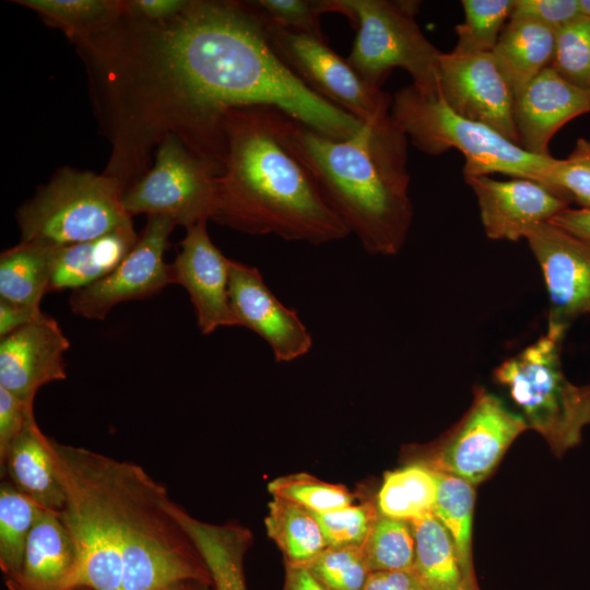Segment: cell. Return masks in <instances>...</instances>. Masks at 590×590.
Listing matches in <instances>:
<instances>
[{
	"instance_id": "cell-50",
	"label": "cell",
	"mask_w": 590,
	"mask_h": 590,
	"mask_svg": "<svg viewBox=\"0 0 590 590\" xmlns=\"http://www.w3.org/2000/svg\"><path fill=\"white\" fill-rule=\"evenodd\" d=\"M74 590H92V589H88L86 587H79V588H75Z\"/></svg>"
},
{
	"instance_id": "cell-30",
	"label": "cell",
	"mask_w": 590,
	"mask_h": 590,
	"mask_svg": "<svg viewBox=\"0 0 590 590\" xmlns=\"http://www.w3.org/2000/svg\"><path fill=\"white\" fill-rule=\"evenodd\" d=\"M42 507L8 480L0 485V567L7 582L21 570L26 544Z\"/></svg>"
},
{
	"instance_id": "cell-4",
	"label": "cell",
	"mask_w": 590,
	"mask_h": 590,
	"mask_svg": "<svg viewBox=\"0 0 590 590\" xmlns=\"http://www.w3.org/2000/svg\"><path fill=\"white\" fill-rule=\"evenodd\" d=\"M96 497L107 546L122 560L121 590L178 581L212 585L193 542L172 515L164 485L137 463L78 447Z\"/></svg>"
},
{
	"instance_id": "cell-25",
	"label": "cell",
	"mask_w": 590,
	"mask_h": 590,
	"mask_svg": "<svg viewBox=\"0 0 590 590\" xmlns=\"http://www.w3.org/2000/svg\"><path fill=\"white\" fill-rule=\"evenodd\" d=\"M55 247L23 241L0 256V299L39 307L48 293Z\"/></svg>"
},
{
	"instance_id": "cell-21",
	"label": "cell",
	"mask_w": 590,
	"mask_h": 590,
	"mask_svg": "<svg viewBox=\"0 0 590 590\" xmlns=\"http://www.w3.org/2000/svg\"><path fill=\"white\" fill-rule=\"evenodd\" d=\"M1 475L39 507L58 515L64 508L66 493L58 479L49 448V437L38 427L34 412L10 445L0 462Z\"/></svg>"
},
{
	"instance_id": "cell-35",
	"label": "cell",
	"mask_w": 590,
	"mask_h": 590,
	"mask_svg": "<svg viewBox=\"0 0 590 590\" xmlns=\"http://www.w3.org/2000/svg\"><path fill=\"white\" fill-rule=\"evenodd\" d=\"M550 67L569 83L590 90V17L581 15L556 31Z\"/></svg>"
},
{
	"instance_id": "cell-17",
	"label": "cell",
	"mask_w": 590,
	"mask_h": 590,
	"mask_svg": "<svg viewBox=\"0 0 590 590\" xmlns=\"http://www.w3.org/2000/svg\"><path fill=\"white\" fill-rule=\"evenodd\" d=\"M206 223L201 221L187 229L180 251L170 264L172 284L188 292L203 334L220 327L238 326L228 297L231 259L212 243Z\"/></svg>"
},
{
	"instance_id": "cell-10",
	"label": "cell",
	"mask_w": 590,
	"mask_h": 590,
	"mask_svg": "<svg viewBox=\"0 0 590 590\" xmlns=\"http://www.w3.org/2000/svg\"><path fill=\"white\" fill-rule=\"evenodd\" d=\"M264 25L276 56L315 94L363 123L390 117L392 96L371 86L328 40Z\"/></svg>"
},
{
	"instance_id": "cell-16",
	"label": "cell",
	"mask_w": 590,
	"mask_h": 590,
	"mask_svg": "<svg viewBox=\"0 0 590 590\" xmlns=\"http://www.w3.org/2000/svg\"><path fill=\"white\" fill-rule=\"evenodd\" d=\"M472 188L486 236L518 241L536 226L569 208L570 201L547 186L527 178H464Z\"/></svg>"
},
{
	"instance_id": "cell-44",
	"label": "cell",
	"mask_w": 590,
	"mask_h": 590,
	"mask_svg": "<svg viewBox=\"0 0 590 590\" xmlns=\"http://www.w3.org/2000/svg\"><path fill=\"white\" fill-rule=\"evenodd\" d=\"M363 590H428L414 570L373 571Z\"/></svg>"
},
{
	"instance_id": "cell-6",
	"label": "cell",
	"mask_w": 590,
	"mask_h": 590,
	"mask_svg": "<svg viewBox=\"0 0 590 590\" xmlns=\"http://www.w3.org/2000/svg\"><path fill=\"white\" fill-rule=\"evenodd\" d=\"M565 337L546 331L494 371L522 412V418L557 457L578 446L590 425V385L571 382L562 367Z\"/></svg>"
},
{
	"instance_id": "cell-34",
	"label": "cell",
	"mask_w": 590,
	"mask_h": 590,
	"mask_svg": "<svg viewBox=\"0 0 590 590\" xmlns=\"http://www.w3.org/2000/svg\"><path fill=\"white\" fill-rule=\"evenodd\" d=\"M268 489L273 497L319 515L347 507L354 502V495L345 486L323 482L307 473L274 479L268 484Z\"/></svg>"
},
{
	"instance_id": "cell-27",
	"label": "cell",
	"mask_w": 590,
	"mask_h": 590,
	"mask_svg": "<svg viewBox=\"0 0 590 590\" xmlns=\"http://www.w3.org/2000/svg\"><path fill=\"white\" fill-rule=\"evenodd\" d=\"M264 523L288 566L306 567L328 547L315 515L285 499L273 497Z\"/></svg>"
},
{
	"instance_id": "cell-8",
	"label": "cell",
	"mask_w": 590,
	"mask_h": 590,
	"mask_svg": "<svg viewBox=\"0 0 590 590\" xmlns=\"http://www.w3.org/2000/svg\"><path fill=\"white\" fill-rule=\"evenodd\" d=\"M123 187L109 175L63 169L17 212L22 240L61 247L132 223Z\"/></svg>"
},
{
	"instance_id": "cell-13",
	"label": "cell",
	"mask_w": 590,
	"mask_h": 590,
	"mask_svg": "<svg viewBox=\"0 0 590 590\" xmlns=\"http://www.w3.org/2000/svg\"><path fill=\"white\" fill-rule=\"evenodd\" d=\"M438 94L455 113L518 144L515 94L492 52L442 54Z\"/></svg>"
},
{
	"instance_id": "cell-1",
	"label": "cell",
	"mask_w": 590,
	"mask_h": 590,
	"mask_svg": "<svg viewBox=\"0 0 590 590\" xmlns=\"http://www.w3.org/2000/svg\"><path fill=\"white\" fill-rule=\"evenodd\" d=\"M122 17L82 46L110 128L109 167L122 176L138 175L149 145L166 135L221 170L223 121L237 108L274 107L337 140L364 125L290 71L247 1H189L163 22Z\"/></svg>"
},
{
	"instance_id": "cell-38",
	"label": "cell",
	"mask_w": 590,
	"mask_h": 590,
	"mask_svg": "<svg viewBox=\"0 0 590 590\" xmlns=\"http://www.w3.org/2000/svg\"><path fill=\"white\" fill-rule=\"evenodd\" d=\"M326 542L331 547L363 546L379 515L377 504L366 502L359 505L327 512L314 514Z\"/></svg>"
},
{
	"instance_id": "cell-15",
	"label": "cell",
	"mask_w": 590,
	"mask_h": 590,
	"mask_svg": "<svg viewBox=\"0 0 590 590\" xmlns=\"http://www.w3.org/2000/svg\"><path fill=\"white\" fill-rule=\"evenodd\" d=\"M228 297L238 326L262 338L276 362H292L310 351L307 327L295 309L278 299L257 268L231 260Z\"/></svg>"
},
{
	"instance_id": "cell-42",
	"label": "cell",
	"mask_w": 590,
	"mask_h": 590,
	"mask_svg": "<svg viewBox=\"0 0 590 590\" xmlns=\"http://www.w3.org/2000/svg\"><path fill=\"white\" fill-rule=\"evenodd\" d=\"M188 3L187 0L123 1V14L149 22H163L177 16Z\"/></svg>"
},
{
	"instance_id": "cell-7",
	"label": "cell",
	"mask_w": 590,
	"mask_h": 590,
	"mask_svg": "<svg viewBox=\"0 0 590 590\" xmlns=\"http://www.w3.org/2000/svg\"><path fill=\"white\" fill-rule=\"evenodd\" d=\"M326 13L345 15L357 34L346 58L374 87L380 88L394 68L405 70L413 85L438 94L442 52L415 22L418 1L323 0Z\"/></svg>"
},
{
	"instance_id": "cell-36",
	"label": "cell",
	"mask_w": 590,
	"mask_h": 590,
	"mask_svg": "<svg viewBox=\"0 0 590 590\" xmlns=\"http://www.w3.org/2000/svg\"><path fill=\"white\" fill-rule=\"evenodd\" d=\"M305 568L328 590H363L370 574L362 546H328Z\"/></svg>"
},
{
	"instance_id": "cell-41",
	"label": "cell",
	"mask_w": 590,
	"mask_h": 590,
	"mask_svg": "<svg viewBox=\"0 0 590 590\" xmlns=\"http://www.w3.org/2000/svg\"><path fill=\"white\" fill-rule=\"evenodd\" d=\"M33 405H28L0 387V462L3 461L12 441L23 429Z\"/></svg>"
},
{
	"instance_id": "cell-26",
	"label": "cell",
	"mask_w": 590,
	"mask_h": 590,
	"mask_svg": "<svg viewBox=\"0 0 590 590\" xmlns=\"http://www.w3.org/2000/svg\"><path fill=\"white\" fill-rule=\"evenodd\" d=\"M415 536L414 573L428 590H475L467 581L452 539L429 515L411 522Z\"/></svg>"
},
{
	"instance_id": "cell-32",
	"label": "cell",
	"mask_w": 590,
	"mask_h": 590,
	"mask_svg": "<svg viewBox=\"0 0 590 590\" xmlns=\"http://www.w3.org/2000/svg\"><path fill=\"white\" fill-rule=\"evenodd\" d=\"M464 21L456 26V55L492 52L510 19L515 0H462Z\"/></svg>"
},
{
	"instance_id": "cell-20",
	"label": "cell",
	"mask_w": 590,
	"mask_h": 590,
	"mask_svg": "<svg viewBox=\"0 0 590 590\" xmlns=\"http://www.w3.org/2000/svg\"><path fill=\"white\" fill-rule=\"evenodd\" d=\"M81 567L78 544L56 512L42 508L35 519L17 578L10 590H74Z\"/></svg>"
},
{
	"instance_id": "cell-14",
	"label": "cell",
	"mask_w": 590,
	"mask_h": 590,
	"mask_svg": "<svg viewBox=\"0 0 590 590\" xmlns=\"http://www.w3.org/2000/svg\"><path fill=\"white\" fill-rule=\"evenodd\" d=\"M550 297L547 331L565 337L570 324L590 314V246L551 222L526 236Z\"/></svg>"
},
{
	"instance_id": "cell-47",
	"label": "cell",
	"mask_w": 590,
	"mask_h": 590,
	"mask_svg": "<svg viewBox=\"0 0 590 590\" xmlns=\"http://www.w3.org/2000/svg\"><path fill=\"white\" fill-rule=\"evenodd\" d=\"M196 583L198 582L178 581V582H174L165 587H162L157 590H196Z\"/></svg>"
},
{
	"instance_id": "cell-45",
	"label": "cell",
	"mask_w": 590,
	"mask_h": 590,
	"mask_svg": "<svg viewBox=\"0 0 590 590\" xmlns=\"http://www.w3.org/2000/svg\"><path fill=\"white\" fill-rule=\"evenodd\" d=\"M550 222L590 246V209L569 206Z\"/></svg>"
},
{
	"instance_id": "cell-31",
	"label": "cell",
	"mask_w": 590,
	"mask_h": 590,
	"mask_svg": "<svg viewBox=\"0 0 590 590\" xmlns=\"http://www.w3.org/2000/svg\"><path fill=\"white\" fill-rule=\"evenodd\" d=\"M16 2L38 12L78 43L108 27L125 13L121 1L20 0Z\"/></svg>"
},
{
	"instance_id": "cell-5",
	"label": "cell",
	"mask_w": 590,
	"mask_h": 590,
	"mask_svg": "<svg viewBox=\"0 0 590 590\" xmlns=\"http://www.w3.org/2000/svg\"><path fill=\"white\" fill-rule=\"evenodd\" d=\"M390 116L421 152L440 155L455 149L462 153L464 178L499 173L547 186L552 155H533L491 127L460 116L439 94L405 86L392 96Z\"/></svg>"
},
{
	"instance_id": "cell-49",
	"label": "cell",
	"mask_w": 590,
	"mask_h": 590,
	"mask_svg": "<svg viewBox=\"0 0 590 590\" xmlns=\"http://www.w3.org/2000/svg\"><path fill=\"white\" fill-rule=\"evenodd\" d=\"M209 586H210V585L196 583V590H210V589H209Z\"/></svg>"
},
{
	"instance_id": "cell-33",
	"label": "cell",
	"mask_w": 590,
	"mask_h": 590,
	"mask_svg": "<svg viewBox=\"0 0 590 590\" xmlns=\"http://www.w3.org/2000/svg\"><path fill=\"white\" fill-rule=\"evenodd\" d=\"M362 547L370 573L413 570L415 536L409 521L379 514Z\"/></svg>"
},
{
	"instance_id": "cell-24",
	"label": "cell",
	"mask_w": 590,
	"mask_h": 590,
	"mask_svg": "<svg viewBox=\"0 0 590 590\" xmlns=\"http://www.w3.org/2000/svg\"><path fill=\"white\" fill-rule=\"evenodd\" d=\"M556 31L534 20L510 17L492 54L515 97L551 66Z\"/></svg>"
},
{
	"instance_id": "cell-43",
	"label": "cell",
	"mask_w": 590,
	"mask_h": 590,
	"mask_svg": "<svg viewBox=\"0 0 590 590\" xmlns=\"http://www.w3.org/2000/svg\"><path fill=\"white\" fill-rule=\"evenodd\" d=\"M48 317L40 310V307H30L0 299V337L46 320Z\"/></svg>"
},
{
	"instance_id": "cell-39",
	"label": "cell",
	"mask_w": 590,
	"mask_h": 590,
	"mask_svg": "<svg viewBox=\"0 0 590 590\" xmlns=\"http://www.w3.org/2000/svg\"><path fill=\"white\" fill-rule=\"evenodd\" d=\"M547 187L579 208L590 209V140L579 138L567 157L554 160Z\"/></svg>"
},
{
	"instance_id": "cell-28",
	"label": "cell",
	"mask_w": 590,
	"mask_h": 590,
	"mask_svg": "<svg viewBox=\"0 0 590 590\" xmlns=\"http://www.w3.org/2000/svg\"><path fill=\"white\" fill-rule=\"evenodd\" d=\"M437 474L423 462L385 473L376 504L379 514L413 522L434 515Z\"/></svg>"
},
{
	"instance_id": "cell-48",
	"label": "cell",
	"mask_w": 590,
	"mask_h": 590,
	"mask_svg": "<svg viewBox=\"0 0 590 590\" xmlns=\"http://www.w3.org/2000/svg\"><path fill=\"white\" fill-rule=\"evenodd\" d=\"M581 14L590 17V0H579Z\"/></svg>"
},
{
	"instance_id": "cell-11",
	"label": "cell",
	"mask_w": 590,
	"mask_h": 590,
	"mask_svg": "<svg viewBox=\"0 0 590 590\" xmlns=\"http://www.w3.org/2000/svg\"><path fill=\"white\" fill-rule=\"evenodd\" d=\"M527 428L522 416L508 410L496 396L477 388L468 412L423 463L475 486L491 475Z\"/></svg>"
},
{
	"instance_id": "cell-2",
	"label": "cell",
	"mask_w": 590,
	"mask_h": 590,
	"mask_svg": "<svg viewBox=\"0 0 590 590\" xmlns=\"http://www.w3.org/2000/svg\"><path fill=\"white\" fill-rule=\"evenodd\" d=\"M275 109H233L223 121L225 151L213 221L250 235L321 245L350 232L305 166L283 145Z\"/></svg>"
},
{
	"instance_id": "cell-29",
	"label": "cell",
	"mask_w": 590,
	"mask_h": 590,
	"mask_svg": "<svg viewBox=\"0 0 590 590\" xmlns=\"http://www.w3.org/2000/svg\"><path fill=\"white\" fill-rule=\"evenodd\" d=\"M438 480L434 516L450 534L468 583L480 590L472 562V518L474 486L446 473L436 472Z\"/></svg>"
},
{
	"instance_id": "cell-23",
	"label": "cell",
	"mask_w": 590,
	"mask_h": 590,
	"mask_svg": "<svg viewBox=\"0 0 590 590\" xmlns=\"http://www.w3.org/2000/svg\"><path fill=\"white\" fill-rule=\"evenodd\" d=\"M172 515L193 542L212 578L214 590H247L243 559L250 533L237 524H212L170 503Z\"/></svg>"
},
{
	"instance_id": "cell-37",
	"label": "cell",
	"mask_w": 590,
	"mask_h": 590,
	"mask_svg": "<svg viewBox=\"0 0 590 590\" xmlns=\"http://www.w3.org/2000/svg\"><path fill=\"white\" fill-rule=\"evenodd\" d=\"M247 2L269 25L327 40L320 25V16L326 13L323 0H255Z\"/></svg>"
},
{
	"instance_id": "cell-3",
	"label": "cell",
	"mask_w": 590,
	"mask_h": 590,
	"mask_svg": "<svg viewBox=\"0 0 590 590\" xmlns=\"http://www.w3.org/2000/svg\"><path fill=\"white\" fill-rule=\"evenodd\" d=\"M278 135L321 197L370 255L393 256L413 219L408 138L391 116L349 139L326 137L275 109Z\"/></svg>"
},
{
	"instance_id": "cell-19",
	"label": "cell",
	"mask_w": 590,
	"mask_h": 590,
	"mask_svg": "<svg viewBox=\"0 0 590 590\" xmlns=\"http://www.w3.org/2000/svg\"><path fill=\"white\" fill-rule=\"evenodd\" d=\"M587 113L590 90L569 83L547 67L515 97L518 144L533 155L551 156L548 145L555 133Z\"/></svg>"
},
{
	"instance_id": "cell-12",
	"label": "cell",
	"mask_w": 590,
	"mask_h": 590,
	"mask_svg": "<svg viewBox=\"0 0 590 590\" xmlns=\"http://www.w3.org/2000/svg\"><path fill=\"white\" fill-rule=\"evenodd\" d=\"M176 226L166 216L150 215L133 249L103 279L72 291L73 314L103 320L118 304L143 299L172 284L170 264L164 261L168 237Z\"/></svg>"
},
{
	"instance_id": "cell-9",
	"label": "cell",
	"mask_w": 590,
	"mask_h": 590,
	"mask_svg": "<svg viewBox=\"0 0 590 590\" xmlns=\"http://www.w3.org/2000/svg\"><path fill=\"white\" fill-rule=\"evenodd\" d=\"M220 168L191 152L177 137L166 135L154 167L123 191L126 212L161 215L188 229L212 219Z\"/></svg>"
},
{
	"instance_id": "cell-40",
	"label": "cell",
	"mask_w": 590,
	"mask_h": 590,
	"mask_svg": "<svg viewBox=\"0 0 590 590\" xmlns=\"http://www.w3.org/2000/svg\"><path fill=\"white\" fill-rule=\"evenodd\" d=\"M579 0H515L510 17H526L555 31L581 16Z\"/></svg>"
},
{
	"instance_id": "cell-18",
	"label": "cell",
	"mask_w": 590,
	"mask_h": 590,
	"mask_svg": "<svg viewBox=\"0 0 590 590\" xmlns=\"http://www.w3.org/2000/svg\"><path fill=\"white\" fill-rule=\"evenodd\" d=\"M70 343L56 319L23 327L0 341V387L33 405L44 385L67 378L64 353Z\"/></svg>"
},
{
	"instance_id": "cell-46",
	"label": "cell",
	"mask_w": 590,
	"mask_h": 590,
	"mask_svg": "<svg viewBox=\"0 0 590 590\" xmlns=\"http://www.w3.org/2000/svg\"><path fill=\"white\" fill-rule=\"evenodd\" d=\"M283 590H328L305 567L286 565Z\"/></svg>"
},
{
	"instance_id": "cell-22",
	"label": "cell",
	"mask_w": 590,
	"mask_h": 590,
	"mask_svg": "<svg viewBox=\"0 0 590 590\" xmlns=\"http://www.w3.org/2000/svg\"><path fill=\"white\" fill-rule=\"evenodd\" d=\"M139 240L132 223L97 238L56 247L48 293L78 290L110 273Z\"/></svg>"
}]
</instances>
